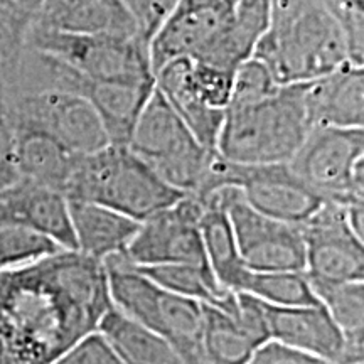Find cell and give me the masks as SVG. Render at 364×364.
I'll return each instance as SVG.
<instances>
[{
  "label": "cell",
  "instance_id": "obj_5",
  "mask_svg": "<svg viewBox=\"0 0 364 364\" xmlns=\"http://www.w3.org/2000/svg\"><path fill=\"white\" fill-rule=\"evenodd\" d=\"M112 304L172 344L186 364H208L203 349V304L162 289L124 255L103 262Z\"/></svg>",
  "mask_w": 364,
  "mask_h": 364
},
{
  "label": "cell",
  "instance_id": "obj_18",
  "mask_svg": "<svg viewBox=\"0 0 364 364\" xmlns=\"http://www.w3.org/2000/svg\"><path fill=\"white\" fill-rule=\"evenodd\" d=\"M312 127H364V66L346 63L321 78L304 81Z\"/></svg>",
  "mask_w": 364,
  "mask_h": 364
},
{
  "label": "cell",
  "instance_id": "obj_25",
  "mask_svg": "<svg viewBox=\"0 0 364 364\" xmlns=\"http://www.w3.org/2000/svg\"><path fill=\"white\" fill-rule=\"evenodd\" d=\"M98 331L125 364H186L172 344L115 306L105 314Z\"/></svg>",
  "mask_w": 364,
  "mask_h": 364
},
{
  "label": "cell",
  "instance_id": "obj_12",
  "mask_svg": "<svg viewBox=\"0 0 364 364\" xmlns=\"http://www.w3.org/2000/svg\"><path fill=\"white\" fill-rule=\"evenodd\" d=\"M226 209L245 267L253 272H306V247L299 225L253 209L230 188Z\"/></svg>",
  "mask_w": 364,
  "mask_h": 364
},
{
  "label": "cell",
  "instance_id": "obj_15",
  "mask_svg": "<svg viewBox=\"0 0 364 364\" xmlns=\"http://www.w3.org/2000/svg\"><path fill=\"white\" fill-rule=\"evenodd\" d=\"M270 341L262 300L236 292L233 307L203 304V349L208 364H248L255 351Z\"/></svg>",
  "mask_w": 364,
  "mask_h": 364
},
{
  "label": "cell",
  "instance_id": "obj_20",
  "mask_svg": "<svg viewBox=\"0 0 364 364\" xmlns=\"http://www.w3.org/2000/svg\"><path fill=\"white\" fill-rule=\"evenodd\" d=\"M70 215L76 252L102 263L124 255L140 226V221L115 209L86 201H70Z\"/></svg>",
  "mask_w": 364,
  "mask_h": 364
},
{
  "label": "cell",
  "instance_id": "obj_10",
  "mask_svg": "<svg viewBox=\"0 0 364 364\" xmlns=\"http://www.w3.org/2000/svg\"><path fill=\"white\" fill-rule=\"evenodd\" d=\"M221 188L238 189L241 198L258 213L290 225L306 223L326 201L294 174L289 164L247 166L226 161L218 154L204 189L193 198H204Z\"/></svg>",
  "mask_w": 364,
  "mask_h": 364
},
{
  "label": "cell",
  "instance_id": "obj_11",
  "mask_svg": "<svg viewBox=\"0 0 364 364\" xmlns=\"http://www.w3.org/2000/svg\"><path fill=\"white\" fill-rule=\"evenodd\" d=\"M12 124L31 125L53 135L76 156L98 152L110 145L97 110L80 93L39 91L7 102Z\"/></svg>",
  "mask_w": 364,
  "mask_h": 364
},
{
  "label": "cell",
  "instance_id": "obj_7",
  "mask_svg": "<svg viewBox=\"0 0 364 364\" xmlns=\"http://www.w3.org/2000/svg\"><path fill=\"white\" fill-rule=\"evenodd\" d=\"M184 196H199L218 152L198 142L162 93L154 88L127 145Z\"/></svg>",
  "mask_w": 364,
  "mask_h": 364
},
{
  "label": "cell",
  "instance_id": "obj_31",
  "mask_svg": "<svg viewBox=\"0 0 364 364\" xmlns=\"http://www.w3.org/2000/svg\"><path fill=\"white\" fill-rule=\"evenodd\" d=\"M282 85L277 83L267 70L263 63L258 59L250 58L236 68L233 91H231L230 107H245L260 102V100L270 97L280 88Z\"/></svg>",
  "mask_w": 364,
  "mask_h": 364
},
{
  "label": "cell",
  "instance_id": "obj_35",
  "mask_svg": "<svg viewBox=\"0 0 364 364\" xmlns=\"http://www.w3.org/2000/svg\"><path fill=\"white\" fill-rule=\"evenodd\" d=\"M248 364H338L317 354L290 348L277 341H267L250 359Z\"/></svg>",
  "mask_w": 364,
  "mask_h": 364
},
{
  "label": "cell",
  "instance_id": "obj_13",
  "mask_svg": "<svg viewBox=\"0 0 364 364\" xmlns=\"http://www.w3.org/2000/svg\"><path fill=\"white\" fill-rule=\"evenodd\" d=\"M201 211L198 199L182 196L172 206L140 221L124 258L135 267L191 263L209 268L199 230Z\"/></svg>",
  "mask_w": 364,
  "mask_h": 364
},
{
  "label": "cell",
  "instance_id": "obj_9",
  "mask_svg": "<svg viewBox=\"0 0 364 364\" xmlns=\"http://www.w3.org/2000/svg\"><path fill=\"white\" fill-rule=\"evenodd\" d=\"M27 43L59 58L88 80L154 81L149 43L142 38L65 33L41 26L33 19L27 31Z\"/></svg>",
  "mask_w": 364,
  "mask_h": 364
},
{
  "label": "cell",
  "instance_id": "obj_37",
  "mask_svg": "<svg viewBox=\"0 0 364 364\" xmlns=\"http://www.w3.org/2000/svg\"><path fill=\"white\" fill-rule=\"evenodd\" d=\"M70 2H73V0H44L43 6H41L39 12L36 14V16H48V14L56 12L58 9L65 7L66 4H70Z\"/></svg>",
  "mask_w": 364,
  "mask_h": 364
},
{
  "label": "cell",
  "instance_id": "obj_38",
  "mask_svg": "<svg viewBox=\"0 0 364 364\" xmlns=\"http://www.w3.org/2000/svg\"><path fill=\"white\" fill-rule=\"evenodd\" d=\"M9 2H12L14 6H17L22 11L29 12V14H38L41 6H43L44 0H9Z\"/></svg>",
  "mask_w": 364,
  "mask_h": 364
},
{
  "label": "cell",
  "instance_id": "obj_19",
  "mask_svg": "<svg viewBox=\"0 0 364 364\" xmlns=\"http://www.w3.org/2000/svg\"><path fill=\"white\" fill-rule=\"evenodd\" d=\"M154 81L198 142L211 152H218V136L226 112L211 108L199 97L191 81V59H172L154 75Z\"/></svg>",
  "mask_w": 364,
  "mask_h": 364
},
{
  "label": "cell",
  "instance_id": "obj_23",
  "mask_svg": "<svg viewBox=\"0 0 364 364\" xmlns=\"http://www.w3.org/2000/svg\"><path fill=\"white\" fill-rule=\"evenodd\" d=\"M16 162L19 177L65 194L76 154L48 132L31 125H16Z\"/></svg>",
  "mask_w": 364,
  "mask_h": 364
},
{
  "label": "cell",
  "instance_id": "obj_4",
  "mask_svg": "<svg viewBox=\"0 0 364 364\" xmlns=\"http://www.w3.org/2000/svg\"><path fill=\"white\" fill-rule=\"evenodd\" d=\"M65 196L70 201L102 204L144 221L184 194L161 179L127 145L110 144L98 152L76 156Z\"/></svg>",
  "mask_w": 364,
  "mask_h": 364
},
{
  "label": "cell",
  "instance_id": "obj_34",
  "mask_svg": "<svg viewBox=\"0 0 364 364\" xmlns=\"http://www.w3.org/2000/svg\"><path fill=\"white\" fill-rule=\"evenodd\" d=\"M179 0H124L142 38L150 43L159 26L169 16Z\"/></svg>",
  "mask_w": 364,
  "mask_h": 364
},
{
  "label": "cell",
  "instance_id": "obj_21",
  "mask_svg": "<svg viewBox=\"0 0 364 364\" xmlns=\"http://www.w3.org/2000/svg\"><path fill=\"white\" fill-rule=\"evenodd\" d=\"M230 188L213 191L204 198H196L201 203L203 211L199 218L203 247L208 265L221 287L231 292H238L241 280L248 268L241 260L238 247L226 209V198Z\"/></svg>",
  "mask_w": 364,
  "mask_h": 364
},
{
  "label": "cell",
  "instance_id": "obj_17",
  "mask_svg": "<svg viewBox=\"0 0 364 364\" xmlns=\"http://www.w3.org/2000/svg\"><path fill=\"white\" fill-rule=\"evenodd\" d=\"M272 341L348 364L344 334L322 304L277 307L263 302Z\"/></svg>",
  "mask_w": 364,
  "mask_h": 364
},
{
  "label": "cell",
  "instance_id": "obj_6",
  "mask_svg": "<svg viewBox=\"0 0 364 364\" xmlns=\"http://www.w3.org/2000/svg\"><path fill=\"white\" fill-rule=\"evenodd\" d=\"M236 0H179L149 43L152 73L177 58L236 71L252 56L235 34Z\"/></svg>",
  "mask_w": 364,
  "mask_h": 364
},
{
  "label": "cell",
  "instance_id": "obj_28",
  "mask_svg": "<svg viewBox=\"0 0 364 364\" xmlns=\"http://www.w3.org/2000/svg\"><path fill=\"white\" fill-rule=\"evenodd\" d=\"M238 292L253 295L268 306L295 307L318 304L306 272L247 270Z\"/></svg>",
  "mask_w": 364,
  "mask_h": 364
},
{
  "label": "cell",
  "instance_id": "obj_24",
  "mask_svg": "<svg viewBox=\"0 0 364 364\" xmlns=\"http://www.w3.org/2000/svg\"><path fill=\"white\" fill-rule=\"evenodd\" d=\"M34 21L65 33L142 38L124 0H73L56 12L36 16Z\"/></svg>",
  "mask_w": 364,
  "mask_h": 364
},
{
  "label": "cell",
  "instance_id": "obj_22",
  "mask_svg": "<svg viewBox=\"0 0 364 364\" xmlns=\"http://www.w3.org/2000/svg\"><path fill=\"white\" fill-rule=\"evenodd\" d=\"M156 81H93L85 80L81 95L97 110L112 145H129Z\"/></svg>",
  "mask_w": 364,
  "mask_h": 364
},
{
  "label": "cell",
  "instance_id": "obj_30",
  "mask_svg": "<svg viewBox=\"0 0 364 364\" xmlns=\"http://www.w3.org/2000/svg\"><path fill=\"white\" fill-rule=\"evenodd\" d=\"M34 14L9 0H0V107L7 105V88L27 43Z\"/></svg>",
  "mask_w": 364,
  "mask_h": 364
},
{
  "label": "cell",
  "instance_id": "obj_2",
  "mask_svg": "<svg viewBox=\"0 0 364 364\" xmlns=\"http://www.w3.org/2000/svg\"><path fill=\"white\" fill-rule=\"evenodd\" d=\"M252 58L279 85L321 78L351 63L343 29L322 0H272L270 22Z\"/></svg>",
  "mask_w": 364,
  "mask_h": 364
},
{
  "label": "cell",
  "instance_id": "obj_1",
  "mask_svg": "<svg viewBox=\"0 0 364 364\" xmlns=\"http://www.w3.org/2000/svg\"><path fill=\"white\" fill-rule=\"evenodd\" d=\"M112 306L105 265L76 250L0 272V364H51Z\"/></svg>",
  "mask_w": 364,
  "mask_h": 364
},
{
  "label": "cell",
  "instance_id": "obj_36",
  "mask_svg": "<svg viewBox=\"0 0 364 364\" xmlns=\"http://www.w3.org/2000/svg\"><path fill=\"white\" fill-rule=\"evenodd\" d=\"M19 179L16 162V129L7 105L0 107V189Z\"/></svg>",
  "mask_w": 364,
  "mask_h": 364
},
{
  "label": "cell",
  "instance_id": "obj_32",
  "mask_svg": "<svg viewBox=\"0 0 364 364\" xmlns=\"http://www.w3.org/2000/svg\"><path fill=\"white\" fill-rule=\"evenodd\" d=\"M235 73L191 59V81L204 102L216 110H225L230 105Z\"/></svg>",
  "mask_w": 364,
  "mask_h": 364
},
{
  "label": "cell",
  "instance_id": "obj_3",
  "mask_svg": "<svg viewBox=\"0 0 364 364\" xmlns=\"http://www.w3.org/2000/svg\"><path fill=\"white\" fill-rule=\"evenodd\" d=\"M311 129L304 83L282 85L260 102L226 108L216 150L226 161L247 166L287 164Z\"/></svg>",
  "mask_w": 364,
  "mask_h": 364
},
{
  "label": "cell",
  "instance_id": "obj_26",
  "mask_svg": "<svg viewBox=\"0 0 364 364\" xmlns=\"http://www.w3.org/2000/svg\"><path fill=\"white\" fill-rule=\"evenodd\" d=\"M309 284L318 304L326 307L344 334L348 364H363L364 282H321L309 279Z\"/></svg>",
  "mask_w": 364,
  "mask_h": 364
},
{
  "label": "cell",
  "instance_id": "obj_8",
  "mask_svg": "<svg viewBox=\"0 0 364 364\" xmlns=\"http://www.w3.org/2000/svg\"><path fill=\"white\" fill-rule=\"evenodd\" d=\"M287 164L326 201H364V127H312Z\"/></svg>",
  "mask_w": 364,
  "mask_h": 364
},
{
  "label": "cell",
  "instance_id": "obj_16",
  "mask_svg": "<svg viewBox=\"0 0 364 364\" xmlns=\"http://www.w3.org/2000/svg\"><path fill=\"white\" fill-rule=\"evenodd\" d=\"M0 218L33 228L63 250H76L70 201L61 191L19 177L0 189Z\"/></svg>",
  "mask_w": 364,
  "mask_h": 364
},
{
  "label": "cell",
  "instance_id": "obj_33",
  "mask_svg": "<svg viewBox=\"0 0 364 364\" xmlns=\"http://www.w3.org/2000/svg\"><path fill=\"white\" fill-rule=\"evenodd\" d=\"M51 364H125L100 331L91 332Z\"/></svg>",
  "mask_w": 364,
  "mask_h": 364
},
{
  "label": "cell",
  "instance_id": "obj_29",
  "mask_svg": "<svg viewBox=\"0 0 364 364\" xmlns=\"http://www.w3.org/2000/svg\"><path fill=\"white\" fill-rule=\"evenodd\" d=\"M61 250L56 241L33 228L0 218V272L27 265Z\"/></svg>",
  "mask_w": 364,
  "mask_h": 364
},
{
  "label": "cell",
  "instance_id": "obj_27",
  "mask_svg": "<svg viewBox=\"0 0 364 364\" xmlns=\"http://www.w3.org/2000/svg\"><path fill=\"white\" fill-rule=\"evenodd\" d=\"M135 268L162 289L182 297L198 300L199 304L220 307L223 311H230L235 304L236 292L221 287L209 268L191 265V263H164V265Z\"/></svg>",
  "mask_w": 364,
  "mask_h": 364
},
{
  "label": "cell",
  "instance_id": "obj_14",
  "mask_svg": "<svg viewBox=\"0 0 364 364\" xmlns=\"http://www.w3.org/2000/svg\"><path fill=\"white\" fill-rule=\"evenodd\" d=\"M306 275L321 282H364V241L346 220L344 204L324 201L302 223Z\"/></svg>",
  "mask_w": 364,
  "mask_h": 364
}]
</instances>
